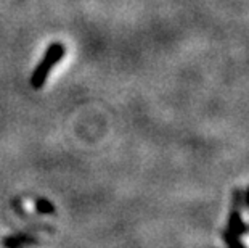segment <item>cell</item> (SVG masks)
I'll return each instance as SVG.
<instances>
[{
  "mask_svg": "<svg viewBox=\"0 0 249 248\" xmlns=\"http://www.w3.org/2000/svg\"><path fill=\"white\" fill-rule=\"evenodd\" d=\"M65 57V45L60 42H53L49 49H47L42 61L37 65L33 76H31V87L33 89H42L49 77L52 68H53L58 61H61V58Z\"/></svg>",
  "mask_w": 249,
  "mask_h": 248,
  "instance_id": "obj_1",
  "label": "cell"
},
{
  "mask_svg": "<svg viewBox=\"0 0 249 248\" xmlns=\"http://www.w3.org/2000/svg\"><path fill=\"white\" fill-rule=\"evenodd\" d=\"M227 229H229L233 235L240 237V239L248 232V224H245V221H243V216H241L240 210H233V208L230 210Z\"/></svg>",
  "mask_w": 249,
  "mask_h": 248,
  "instance_id": "obj_2",
  "label": "cell"
},
{
  "mask_svg": "<svg viewBox=\"0 0 249 248\" xmlns=\"http://www.w3.org/2000/svg\"><path fill=\"white\" fill-rule=\"evenodd\" d=\"M222 240L225 242L227 247H229V248H246V245L243 244L240 237L233 235L229 229H224V230H222Z\"/></svg>",
  "mask_w": 249,
  "mask_h": 248,
  "instance_id": "obj_3",
  "label": "cell"
},
{
  "mask_svg": "<svg viewBox=\"0 0 249 248\" xmlns=\"http://www.w3.org/2000/svg\"><path fill=\"white\" fill-rule=\"evenodd\" d=\"M243 205H245V192L241 191L240 187H236L233 191V197H231V208L233 210H243Z\"/></svg>",
  "mask_w": 249,
  "mask_h": 248,
  "instance_id": "obj_4",
  "label": "cell"
},
{
  "mask_svg": "<svg viewBox=\"0 0 249 248\" xmlns=\"http://www.w3.org/2000/svg\"><path fill=\"white\" fill-rule=\"evenodd\" d=\"M26 242H31V239H28L26 235H15V237H10V239L5 240V247H8V248H18L21 245H24Z\"/></svg>",
  "mask_w": 249,
  "mask_h": 248,
  "instance_id": "obj_5",
  "label": "cell"
},
{
  "mask_svg": "<svg viewBox=\"0 0 249 248\" xmlns=\"http://www.w3.org/2000/svg\"><path fill=\"white\" fill-rule=\"evenodd\" d=\"M36 208L39 213H44V214H53L55 213V207L52 205L50 202H47V200L40 198L36 202Z\"/></svg>",
  "mask_w": 249,
  "mask_h": 248,
  "instance_id": "obj_6",
  "label": "cell"
},
{
  "mask_svg": "<svg viewBox=\"0 0 249 248\" xmlns=\"http://www.w3.org/2000/svg\"><path fill=\"white\" fill-rule=\"evenodd\" d=\"M245 205H246L248 210H249V186H248L246 192H245Z\"/></svg>",
  "mask_w": 249,
  "mask_h": 248,
  "instance_id": "obj_7",
  "label": "cell"
},
{
  "mask_svg": "<svg viewBox=\"0 0 249 248\" xmlns=\"http://www.w3.org/2000/svg\"><path fill=\"white\" fill-rule=\"evenodd\" d=\"M248 232H249V226H248Z\"/></svg>",
  "mask_w": 249,
  "mask_h": 248,
  "instance_id": "obj_8",
  "label": "cell"
}]
</instances>
